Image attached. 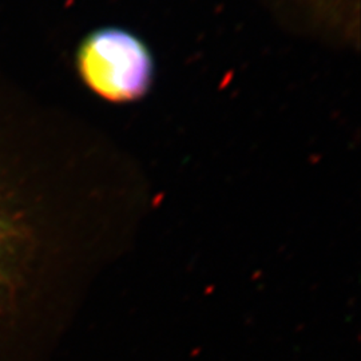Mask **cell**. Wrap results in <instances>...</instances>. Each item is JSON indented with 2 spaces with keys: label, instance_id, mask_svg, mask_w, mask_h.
I'll return each mask as SVG.
<instances>
[{
  "label": "cell",
  "instance_id": "6da1fadb",
  "mask_svg": "<svg viewBox=\"0 0 361 361\" xmlns=\"http://www.w3.org/2000/svg\"><path fill=\"white\" fill-rule=\"evenodd\" d=\"M0 66V361H43L74 264L75 152Z\"/></svg>",
  "mask_w": 361,
  "mask_h": 361
},
{
  "label": "cell",
  "instance_id": "7a4b0ae2",
  "mask_svg": "<svg viewBox=\"0 0 361 361\" xmlns=\"http://www.w3.org/2000/svg\"><path fill=\"white\" fill-rule=\"evenodd\" d=\"M77 67L89 89L114 104L141 99L154 80L150 49L140 37L119 27H104L83 39Z\"/></svg>",
  "mask_w": 361,
  "mask_h": 361
}]
</instances>
